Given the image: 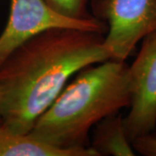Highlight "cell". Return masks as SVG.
I'll return each mask as SVG.
<instances>
[{"instance_id":"7a4b0ae2","label":"cell","mask_w":156,"mask_h":156,"mask_svg":"<svg viewBox=\"0 0 156 156\" xmlns=\"http://www.w3.org/2000/svg\"><path fill=\"white\" fill-rule=\"evenodd\" d=\"M128 68L125 62L113 59L83 68L29 133L60 148L86 147L90 128L130 106Z\"/></svg>"},{"instance_id":"52a82bcc","label":"cell","mask_w":156,"mask_h":156,"mask_svg":"<svg viewBox=\"0 0 156 156\" xmlns=\"http://www.w3.org/2000/svg\"><path fill=\"white\" fill-rule=\"evenodd\" d=\"M90 147L99 156L134 155L124 128L123 118L119 114L106 117L95 125Z\"/></svg>"},{"instance_id":"9c48e42d","label":"cell","mask_w":156,"mask_h":156,"mask_svg":"<svg viewBox=\"0 0 156 156\" xmlns=\"http://www.w3.org/2000/svg\"><path fill=\"white\" fill-rule=\"evenodd\" d=\"M134 150L140 154L147 156H156V134H149L140 136L132 141Z\"/></svg>"},{"instance_id":"ba28073f","label":"cell","mask_w":156,"mask_h":156,"mask_svg":"<svg viewBox=\"0 0 156 156\" xmlns=\"http://www.w3.org/2000/svg\"><path fill=\"white\" fill-rule=\"evenodd\" d=\"M53 11L62 17L74 20L95 18L87 10L88 0H44Z\"/></svg>"},{"instance_id":"30bf717a","label":"cell","mask_w":156,"mask_h":156,"mask_svg":"<svg viewBox=\"0 0 156 156\" xmlns=\"http://www.w3.org/2000/svg\"><path fill=\"white\" fill-rule=\"evenodd\" d=\"M0 125H2V117H1V112H0Z\"/></svg>"},{"instance_id":"3957f363","label":"cell","mask_w":156,"mask_h":156,"mask_svg":"<svg viewBox=\"0 0 156 156\" xmlns=\"http://www.w3.org/2000/svg\"><path fill=\"white\" fill-rule=\"evenodd\" d=\"M92 15L108 25L104 44L125 62L140 40L156 31V0H91Z\"/></svg>"},{"instance_id":"6da1fadb","label":"cell","mask_w":156,"mask_h":156,"mask_svg":"<svg viewBox=\"0 0 156 156\" xmlns=\"http://www.w3.org/2000/svg\"><path fill=\"white\" fill-rule=\"evenodd\" d=\"M104 38L95 31L51 28L17 47L0 66L2 125L28 134L69 77L111 59Z\"/></svg>"},{"instance_id":"277c9868","label":"cell","mask_w":156,"mask_h":156,"mask_svg":"<svg viewBox=\"0 0 156 156\" xmlns=\"http://www.w3.org/2000/svg\"><path fill=\"white\" fill-rule=\"evenodd\" d=\"M51 28H72L107 33L108 25L96 18L74 20L53 11L44 0H11L8 22L0 35V66L25 41Z\"/></svg>"},{"instance_id":"8992f818","label":"cell","mask_w":156,"mask_h":156,"mask_svg":"<svg viewBox=\"0 0 156 156\" xmlns=\"http://www.w3.org/2000/svg\"><path fill=\"white\" fill-rule=\"evenodd\" d=\"M0 156H99L90 146L60 148L28 134L11 132L0 125Z\"/></svg>"},{"instance_id":"5b68a950","label":"cell","mask_w":156,"mask_h":156,"mask_svg":"<svg viewBox=\"0 0 156 156\" xmlns=\"http://www.w3.org/2000/svg\"><path fill=\"white\" fill-rule=\"evenodd\" d=\"M128 72L131 102L123 125L132 143L140 136L154 132L156 127V31L143 38Z\"/></svg>"}]
</instances>
